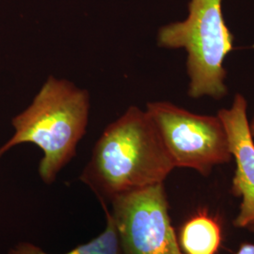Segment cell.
<instances>
[{"label":"cell","instance_id":"6da1fadb","mask_svg":"<svg viewBox=\"0 0 254 254\" xmlns=\"http://www.w3.org/2000/svg\"><path fill=\"white\" fill-rule=\"evenodd\" d=\"M174 169L146 109L130 107L104 130L79 179L108 205L123 194L164 183Z\"/></svg>","mask_w":254,"mask_h":254},{"label":"cell","instance_id":"7a4b0ae2","mask_svg":"<svg viewBox=\"0 0 254 254\" xmlns=\"http://www.w3.org/2000/svg\"><path fill=\"white\" fill-rule=\"evenodd\" d=\"M89 113L88 91L50 75L29 107L12 120L15 133L0 147V157L14 146L35 144L44 153L40 177L50 185L74 157L86 133Z\"/></svg>","mask_w":254,"mask_h":254},{"label":"cell","instance_id":"3957f363","mask_svg":"<svg viewBox=\"0 0 254 254\" xmlns=\"http://www.w3.org/2000/svg\"><path fill=\"white\" fill-rule=\"evenodd\" d=\"M223 0H190L183 21L158 30L157 45L187 52L188 94L198 99L208 96L220 100L228 94L224 62L234 49V36L222 13Z\"/></svg>","mask_w":254,"mask_h":254},{"label":"cell","instance_id":"277c9868","mask_svg":"<svg viewBox=\"0 0 254 254\" xmlns=\"http://www.w3.org/2000/svg\"><path fill=\"white\" fill-rule=\"evenodd\" d=\"M146 111L154 121L175 168H189L207 176L233 155L221 119L192 113L170 102H151Z\"/></svg>","mask_w":254,"mask_h":254},{"label":"cell","instance_id":"5b68a950","mask_svg":"<svg viewBox=\"0 0 254 254\" xmlns=\"http://www.w3.org/2000/svg\"><path fill=\"white\" fill-rule=\"evenodd\" d=\"M109 204L122 254H185L171 222L164 183L130 191Z\"/></svg>","mask_w":254,"mask_h":254},{"label":"cell","instance_id":"8992f818","mask_svg":"<svg viewBox=\"0 0 254 254\" xmlns=\"http://www.w3.org/2000/svg\"><path fill=\"white\" fill-rule=\"evenodd\" d=\"M247 109L244 95L236 93L232 106L220 109L218 113L226 128L231 153L236 160L232 192L241 198L239 213L234 221L237 228L254 225V141Z\"/></svg>","mask_w":254,"mask_h":254},{"label":"cell","instance_id":"52a82bcc","mask_svg":"<svg viewBox=\"0 0 254 254\" xmlns=\"http://www.w3.org/2000/svg\"><path fill=\"white\" fill-rule=\"evenodd\" d=\"M221 242L217 220L200 212L182 227L180 247L185 254H216Z\"/></svg>","mask_w":254,"mask_h":254},{"label":"cell","instance_id":"ba28073f","mask_svg":"<svg viewBox=\"0 0 254 254\" xmlns=\"http://www.w3.org/2000/svg\"><path fill=\"white\" fill-rule=\"evenodd\" d=\"M107 215V227L100 236L93 238L90 242L77 246L76 248L64 254H122L117 231L109 209L103 205ZM9 254H50L43 251L38 246L28 242H23L9 251Z\"/></svg>","mask_w":254,"mask_h":254},{"label":"cell","instance_id":"9c48e42d","mask_svg":"<svg viewBox=\"0 0 254 254\" xmlns=\"http://www.w3.org/2000/svg\"><path fill=\"white\" fill-rule=\"evenodd\" d=\"M249 228L254 232V225L250 226ZM236 254H254V243H245L241 245Z\"/></svg>","mask_w":254,"mask_h":254},{"label":"cell","instance_id":"30bf717a","mask_svg":"<svg viewBox=\"0 0 254 254\" xmlns=\"http://www.w3.org/2000/svg\"><path fill=\"white\" fill-rule=\"evenodd\" d=\"M250 123V130H251V134H252V136L254 138V116H253V118L251 120V122H249Z\"/></svg>","mask_w":254,"mask_h":254}]
</instances>
